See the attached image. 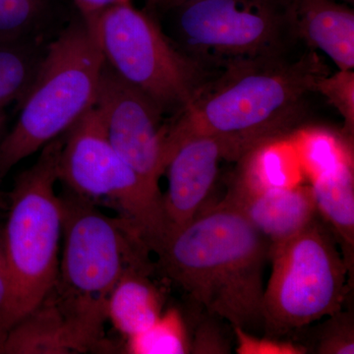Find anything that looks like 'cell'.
<instances>
[{
  "label": "cell",
  "instance_id": "cell-10",
  "mask_svg": "<svg viewBox=\"0 0 354 354\" xmlns=\"http://www.w3.org/2000/svg\"><path fill=\"white\" fill-rule=\"evenodd\" d=\"M116 152L160 193L165 171L169 118L139 88L123 80L108 64L102 69L95 104Z\"/></svg>",
  "mask_w": 354,
  "mask_h": 354
},
{
  "label": "cell",
  "instance_id": "cell-7",
  "mask_svg": "<svg viewBox=\"0 0 354 354\" xmlns=\"http://www.w3.org/2000/svg\"><path fill=\"white\" fill-rule=\"evenodd\" d=\"M165 14L162 29L177 48L216 69L292 55L300 41L292 0H197Z\"/></svg>",
  "mask_w": 354,
  "mask_h": 354
},
{
  "label": "cell",
  "instance_id": "cell-1",
  "mask_svg": "<svg viewBox=\"0 0 354 354\" xmlns=\"http://www.w3.org/2000/svg\"><path fill=\"white\" fill-rule=\"evenodd\" d=\"M330 69L315 50L299 57L235 60L223 65L187 108L169 118L165 160L179 142L215 137L230 162L269 140L290 136L306 115L309 95Z\"/></svg>",
  "mask_w": 354,
  "mask_h": 354
},
{
  "label": "cell",
  "instance_id": "cell-22",
  "mask_svg": "<svg viewBox=\"0 0 354 354\" xmlns=\"http://www.w3.org/2000/svg\"><path fill=\"white\" fill-rule=\"evenodd\" d=\"M316 93L323 95L344 120V132L351 139L354 130L353 70H339L333 75L323 77L317 84Z\"/></svg>",
  "mask_w": 354,
  "mask_h": 354
},
{
  "label": "cell",
  "instance_id": "cell-24",
  "mask_svg": "<svg viewBox=\"0 0 354 354\" xmlns=\"http://www.w3.org/2000/svg\"><path fill=\"white\" fill-rule=\"evenodd\" d=\"M236 337L237 353L241 354H302L307 348L291 342L274 341L272 339H259L246 330L234 328Z\"/></svg>",
  "mask_w": 354,
  "mask_h": 354
},
{
  "label": "cell",
  "instance_id": "cell-13",
  "mask_svg": "<svg viewBox=\"0 0 354 354\" xmlns=\"http://www.w3.org/2000/svg\"><path fill=\"white\" fill-rule=\"evenodd\" d=\"M300 41L323 51L339 70L354 68V12L339 0H292Z\"/></svg>",
  "mask_w": 354,
  "mask_h": 354
},
{
  "label": "cell",
  "instance_id": "cell-26",
  "mask_svg": "<svg viewBox=\"0 0 354 354\" xmlns=\"http://www.w3.org/2000/svg\"><path fill=\"white\" fill-rule=\"evenodd\" d=\"M11 297V276L0 230V346L4 339V322Z\"/></svg>",
  "mask_w": 354,
  "mask_h": 354
},
{
  "label": "cell",
  "instance_id": "cell-23",
  "mask_svg": "<svg viewBox=\"0 0 354 354\" xmlns=\"http://www.w3.org/2000/svg\"><path fill=\"white\" fill-rule=\"evenodd\" d=\"M324 323L316 353L320 354H353V316L349 312H337Z\"/></svg>",
  "mask_w": 354,
  "mask_h": 354
},
{
  "label": "cell",
  "instance_id": "cell-3",
  "mask_svg": "<svg viewBox=\"0 0 354 354\" xmlns=\"http://www.w3.org/2000/svg\"><path fill=\"white\" fill-rule=\"evenodd\" d=\"M62 201L64 253L48 295L79 337L99 348L109 293L128 270H152L151 250L127 218L106 216L69 191Z\"/></svg>",
  "mask_w": 354,
  "mask_h": 354
},
{
  "label": "cell",
  "instance_id": "cell-15",
  "mask_svg": "<svg viewBox=\"0 0 354 354\" xmlns=\"http://www.w3.org/2000/svg\"><path fill=\"white\" fill-rule=\"evenodd\" d=\"M319 216L339 244L349 274L354 263L353 162H344L310 181Z\"/></svg>",
  "mask_w": 354,
  "mask_h": 354
},
{
  "label": "cell",
  "instance_id": "cell-18",
  "mask_svg": "<svg viewBox=\"0 0 354 354\" xmlns=\"http://www.w3.org/2000/svg\"><path fill=\"white\" fill-rule=\"evenodd\" d=\"M50 41H0V143L8 133L7 111L24 101Z\"/></svg>",
  "mask_w": 354,
  "mask_h": 354
},
{
  "label": "cell",
  "instance_id": "cell-8",
  "mask_svg": "<svg viewBox=\"0 0 354 354\" xmlns=\"http://www.w3.org/2000/svg\"><path fill=\"white\" fill-rule=\"evenodd\" d=\"M272 272L263 298L264 329L283 335L341 311L351 276L334 234L320 216L271 245Z\"/></svg>",
  "mask_w": 354,
  "mask_h": 354
},
{
  "label": "cell",
  "instance_id": "cell-20",
  "mask_svg": "<svg viewBox=\"0 0 354 354\" xmlns=\"http://www.w3.org/2000/svg\"><path fill=\"white\" fill-rule=\"evenodd\" d=\"M304 176L312 181L323 172L353 162L351 141L322 128L298 130L291 134Z\"/></svg>",
  "mask_w": 354,
  "mask_h": 354
},
{
  "label": "cell",
  "instance_id": "cell-28",
  "mask_svg": "<svg viewBox=\"0 0 354 354\" xmlns=\"http://www.w3.org/2000/svg\"><path fill=\"white\" fill-rule=\"evenodd\" d=\"M197 1V0H147L148 7L150 8V13H165L171 9L176 8L184 4L190 3V2Z\"/></svg>",
  "mask_w": 354,
  "mask_h": 354
},
{
  "label": "cell",
  "instance_id": "cell-19",
  "mask_svg": "<svg viewBox=\"0 0 354 354\" xmlns=\"http://www.w3.org/2000/svg\"><path fill=\"white\" fill-rule=\"evenodd\" d=\"M59 25L55 0H0V41H50Z\"/></svg>",
  "mask_w": 354,
  "mask_h": 354
},
{
  "label": "cell",
  "instance_id": "cell-27",
  "mask_svg": "<svg viewBox=\"0 0 354 354\" xmlns=\"http://www.w3.org/2000/svg\"><path fill=\"white\" fill-rule=\"evenodd\" d=\"M130 1L131 0H74L80 11L81 17L86 23L90 22L97 14L109 7Z\"/></svg>",
  "mask_w": 354,
  "mask_h": 354
},
{
  "label": "cell",
  "instance_id": "cell-29",
  "mask_svg": "<svg viewBox=\"0 0 354 354\" xmlns=\"http://www.w3.org/2000/svg\"><path fill=\"white\" fill-rule=\"evenodd\" d=\"M339 1L346 2V3H353V0H339Z\"/></svg>",
  "mask_w": 354,
  "mask_h": 354
},
{
  "label": "cell",
  "instance_id": "cell-5",
  "mask_svg": "<svg viewBox=\"0 0 354 354\" xmlns=\"http://www.w3.org/2000/svg\"><path fill=\"white\" fill-rule=\"evenodd\" d=\"M64 142L58 137L44 146L38 160L17 176L9 194L8 216L1 230L11 276L4 337L57 281L64 207L55 183Z\"/></svg>",
  "mask_w": 354,
  "mask_h": 354
},
{
  "label": "cell",
  "instance_id": "cell-6",
  "mask_svg": "<svg viewBox=\"0 0 354 354\" xmlns=\"http://www.w3.org/2000/svg\"><path fill=\"white\" fill-rule=\"evenodd\" d=\"M86 25L106 64L169 118L187 108L218 71L179 50L153 14L131 1L104 9Z\"/></svg>",
  "mask_w": 354,
  "mask_h": 354
},
{
  "label": "cell",
  "instance_id": "cell-17",
  "mask_svg": "<svg viewBox=\"0 0 354 354\" xmlns=\"http://www.w3.org/2000/svg\"><path fill=\"white\" fill-rule=\"evenodd\" d=\"M152 270H128L106 301V319L125 339L152 325L164 312V297L149 276Z\"/></svg>",
  "mask_w": 354,
  "mask_h": 354
},
{
  "label": "cell",
  "instance_id": "cell-2",
  "mask_svg": "<svg viewBox=\"0 0 354 354\" xmlns=\"http://www.w3.org/2000/svg\"><path fill=\"white\" fill-rule=\"evenodd\" d=\"M270 242L227 198L167 234L155 252L162 272L209 315L232 329H264Z\"/></svg>",
  "mask_w": 354,
  "mask_h": 354
},
{
  "label": "cell",
  "instance_id": "cell-9",
  "mask_svg": "<svg viewBox=\"0 0 354 354\" xmlns=\"http://www.w3.org/2000/svg\"><path fill=\"white\" fill-rule=\"evenodd\" d=\"M58 180L67 191L118 209L155 251L167 235L162 193L153 189L109 142L95 106L67 131L58 160Z\"/></svg>",
  "mask_w": 354,
  "mask_h": 354
},
{
  "label": "cell",
  "instance_id": "cell-25",
  "mask_svg": "<svg viewBox=\"0 0 354 354\" xmlns=\"http://www.w3.org/2000/svg\"><path fill=\"white\" fill-rule=\"evenodd\" d=\"M230 353L227 335L216 321H203L198 326L193 339H190V353L223 354Z\"/></svg>",
  "mask_w": 354,
  "mask_h": 354
},
{
  "label": "cell",
  "instance_id": "cell-21",
  "mask_svg": "<svg viewBox=\"0 0 354 354\" xmlns=\"http://www.w3.org/2000/svg\"><path fill=\"white\" fill-rule=\"evenodd\" d=\"M125 351L130 354L190 353V337L180 311L164 310L152 325L127 337Z\"/></svg>",
  "mask_w": 354,
  "mask_h": 354
},
{
  "label": "cell",
  "instance_id": "cell-16",
  "mask_svg": "<svg viewBox=\"0 0 354 354\" xmlns=\"http://www.w3.org/2000/svg\"><path fill=\"white\" fill-rule=\"evenodd\" d=\"M232 185L252 192L304 184V172L290 138L263 142L239 160Z\"/></svg>",
  "mask_w": 354,
  "mask_h": 354
},
{
  "label": "cell",
  "instance_id": "cell-14",
  "mask_svg": "<svg viewBox=\"0 0 354 354\" xmlns=\"http://www.w3.org/2000/svg\"><path fill=\"white\" fill-rule=\"evenodd\" d=\"M81 353L75 335L50 295L7 332L0 354Z\"/></svg>",
  "mask_w": 354,
  "mask_h": 354
},
{
  "label": "cell",
  "instance_id": "cell-11",
  "mask_svg": "<svg viewBox=\"0 0 354 354\" xmlns=\"http://www.w3.org/2000/svg\"><path fill=\"white\" fill-rule=\"evenodd\" d=\"M223 160L230 162L228 148L215 137H189L172 148L165 171L167 190L162 195L167 235L187 225L206 208Z\"/></svg>",
  "mask_w": 354,
  "mask_h": 354
},
{
  "label": "cell",
  "instance_id": "cell-4",
  "mask_svg": "<svg viewBox=\"0 0 354 354\" xmlns=\"http://www.w3.org/2000/svg\"><path fill=\"white\" fill-rule=\"evenodd\" d=\"M104 62L82 17L70 21L48 46L19 118L0 143V181L16 165L53 140L95 106Z\"/></svg>",
  "mask_w": 354,
  "mask_h": 354
},
{
  "label": "cell",
  "instance_id": "cell-12",
  "mask_svg": "<svg viewBox=\"0 0 354 354\" xmlns=\"http://www.w3.org/2000/svg\"><path fill=\"white\" fill-rule=\"evenodd\" d=\"M225 198L269 241L270 245L288 241L319 215L311 186L304 184L258 192L232 185Z\"/></svg>",
  "mask_w": 354,
  "mask_h": 354
}]
</instances>
